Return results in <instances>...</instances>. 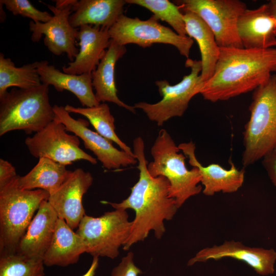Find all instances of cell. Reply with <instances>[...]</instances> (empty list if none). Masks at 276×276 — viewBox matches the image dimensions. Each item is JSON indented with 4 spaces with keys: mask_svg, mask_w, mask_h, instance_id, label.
Segmentation results:
<instances>
[{
    "mask_svg": "<svg viewBox=\"0 0 276 276\" xmlns=\"http://www.w3.org/2000/svg\"><path fill=\"white\" fill-rule=\"evenodd\" d=\"M185 65L191 70L180 82L171 85L166 80H157L155 84L163 97L159 102L151 104L140 102L134 105L142 110L149 120L162 126L170 119L181 117L187 109L192 98L200 94L204 85L201 80L200 60L187 59Z\"/></svg>",
    "mask_w": 276,
    "mask_h": 276,
    "instance_id": "8",
    "label": "cell"
},
{
    "mask_svg": "<svg viewBox=\"0 0 276 276\" xmlns=\"http://www.w3.org/2000/svg\"><path fill=\"white\" fill-rule=\"evenodd\" d=\"M212 77L200 94L208 101H225L255 90L276 72V48H219Z\"/></svg>",
    "mask_w": 276,
    "mask_h": 276,
    "instance_id": "2",
    "label": "cell"
},
{
    "mask_svg": "<svg viewBox=\"0 0 276 276\" xmlns=\"http://www.w3.org/2000/svg\"><path fill=\"white\" fill-rule=\"evenodd\" d=\"M131 225L126 210L115 209L98 217L85 215L76 233L84 242L85 252L113 259L128 239Z\"/></svg>",
    "mask_w": 276,
    "mask_h": 276,
    "instance_id": "7",
    "label": "cell"
},
{
    "mask_svg": "<svg viewBox=\"0 0 276 276\" xmlns=\"http://www.w3.org/2000/svg\"><path fill=\"white\" fill-rule=\"evenodd\" d=\"M99 266V257H94L92 263L88 270L81 276H95Z\"/></svg>",
    "mask_w": 276,
    "mask_h": 276,
    "instance_id": "34",
    "label": "cell"
},
{
    "mask_svg": "<svg viewBox=\"0 0 276 276\" xmlns=\"http://www.w3.org/2000/svg\"><path fill=\"white\" fill-rule=\"evenodd\" d=\"M187 36L197 42L201 55V80L204 83L213 76L219 55L215 35L206 23L192 12L183 13Z\"/></svg>",
    "mask_w": 276,
    "mask_h": 276,
    "instance_id": "24",
    "label": "cell"
},
{
    "mask_svg": "<svg viewBox=\"0 0 276 276\" xmlns=\"http://www.w3.org/2000/svg\"><path fill=\"white\" fill-rule=\"evenodd\" d=\"M231 258L243 261L251 267L257 273L262 275L273 274L276 261V251L272 249L251 247L241 242L225 241L220 245L204 248L198 251L188 262L191 266L197 262L209 260H218Z\"/></svg>",
    "mask_w": 276,
    "mask_h": 276,
    "instance_id": "15",
    "label": "cell"
},
{
    "mask_svg": "<svg viewBox=\"0 0 276 276\" xmlns=\"http://www.w3.org/2000/svg\"><path fill=\"white\" fill-rule=\"evenodd\" d=\"M262 164L272 182L276 186V149L263 158Z\"/></svg>",
    "mask_w": 276,
    "mask_h": 276,
    "instance_id": "33",
    "label": "cell"
},
{
    "mask_svg": "<svg viewBox=\"0 0 276 276\" xmlns=\"http://www.w3.org/2000/svg\"><path fill=\"white\" fill-rule=\"evenodd\" d=\"M53 107L54 120L62 123L67 131L81 139L85 148L94 153L105 169H116L136 164V157L118 150L111 141L89 129L88 121L81 118L74 119L62 106L55 104Z\"/></svg>",
    "mask_w": 276,
    "mask_h": 276,
    "instance_id": "13",
    "label": "cell"
},
{
    "mask_svg": "<svg viewBox=\"0 0 276 276\" xmlns=\"http://www.w3.org/2000/svg\"><path fill=\"white\" fill-rule=\"evenodd\" d=\"M54 1L55 6L48 5L53 13L50 21H30L29 29L32 32L31 39L38 42L44 35V44L52 53L60 56L65 53L72 62L79 51L76 46L79 28L72 27L69 21L74 0Z\"/></svg>",
    "mask_w": 276,
    "mask_h": 276,
    "instance_id": "12",
    "label": "cell"
},
{
    "mask_svg": "<svg viewBox=\"0 0 276 276\" xmlns=\"http://www.w3.org/2000/svg\"><path fill=\"white\" fill-rule=\"evenodd\" d=\"M126 3L144 7L153 13L157 19L170 25L174 31L182 36H187L183 14L177 5L168 0H125Z\"/></svg>",
    "mask_w": 276,
    "mask_h": 276,
    "instance_id": "28",
    "label": "cell"
},
{
    "mask_svg": "<svg viewBox=\"0 0 276 276\" xmlns=\"http://www.w3.org/2000/svg\"><path fill=\"white\" fill-rule=\"evenodd\" d=\"M269 10L276 21V0H271L267 3Z\"/></svg>",
    "mask_w": 276,
    "mask_h": 276,
    "instance_id": "35",
    "label": "cell"
},
{
    "mask_svg": "<svg viewBox=\"0 0 276 276\" xmlns=\"http://www.w3.org/2000/svg\"><path fill=\"white\" fill-rule=\"evenodd\" d=\"M250 115L244 126V167L276 149V74L254 90Z\"/></svg>",
    "mask_w": 276,
    "mask_h": 276,
    "instance_id": "3",
    "label": "cell"
},
{
    "mask_svg": "<svg viewBox=\"0 0 276 276\" xmlns=\"http://www.w3.org/2000/svg\"><path fill=\"white\" fill-rule=\"evenodd\" d=\"M58 219L48 201H43L21 239L16 254L42 259L52 241Z\"/></svg>",
    "mask_w": 276,
    "mask_h": 276,
    "instance_id": "19",
    "label": "cell"
},
{
    "mask_svg": "<svg viewBox=\"0 0 276 276\" xmlns=\"http://www.w3.org/2000/svg\"><path fill=\"white\" fill-rule=\"evenodd\" d=\"M183 154L189 158V163L197 168L201 176V183L204 186L203 193L206 196H213L215 193H234L242 186L244 180L245 170L237 168L231 162V168L225 169L220 165L212 164L202 166L195 155V145L192 142L181 143L178 146Z\"/></svg>",
    "mask_w": 276,
    "mask_h": 276,
    "instance_id": "18",
    "label": "cell"
},
{
    "mask_svg": "<svg viewBox=\"0 0 276 276\" xmlns=\"http://www.w3.org/2000/svg\"><path fill=\"white\" fill-rule=\"evenodd\" d=\"M65 110L69 113L80 114L86 117L97 132L117 144L122 150L135 156L131 148L121 141L115 132L114 118L108 105L105 103L90 107H76L67 104Z\"/></svg>",
    "mask_w": 276,
    "mask_h": 276,
    "instance_id": "27",
    "label": "cell"
},
{
    "mask_svg": "<svg viewBox=\"0 0 276 276\" xmlns=\"http://www.w3.org/2000/svg\"><path fill=\"white\" fill-rule=\"evenodd\" d=\"M125 0H74L69 17L72 27L97 26L109 29L123 14Z\"/></svg>",
    "mask_w": 276,
    "mask_h": 276,
    "instance_id": "22",
    "label": "cell"
},
{
    "mask_svg": "<svg viewBox=\"0 0 276 276\" xmlns=\"http://www.w3.org/2000/svg\"><path fill=\"white\" fill-rule=\"evenodd\" d=\"M0 4L13 15L31 18L35 22H47L53 18L50 13L37 9L28 0H1Z\"/></svg>",
    "mask_w": 276,
    "mask_h": 276,
    "instance_id": "30",
    "label": "cell"
},
{
    "mask_svg": "<svg viewBox=\"0 0 276 276\" xmlns=\"http://www.w3.org/2000/svg\"><path fill=\"white\" fill-rule=\"evenodd\" d=\"M108 31L111 39L120 45L133 43L145 48L154 43L169 44L174 46L187 59L194 43L190 37L180 36L160 24L154 15L143 20L123 14Z\"/></svg>",
    "mask_w": 276,
    "mask_h": 276,
    "instance_id": "10",
    "label": "cell"
},
{
    "mask_svg": "<svg viewBox=\"0 0 276 276\" xmlns=\"http://www.w3.org/2000/svg\"><path fill=\"white\" fill-rule=\"evenodd\" d=\"M142 273V271L134 264L133 253L130 251L112 269L111 276H139Z\"/></svg>",
    "mask_w": 276,
    "mask_h": 276,
    "instance_id": "31",
    "label": "cell"
},
{
    "mask_svg": "<svg viewBox=\"0 0 276 276\" xmlns=\"http://www.w3.org/2000/svg\"><path fill=\"white\" fill-rule=\"evenodd\" d=\"M109 28L83 25L79 28V53L72 62L62 67L65 73L73 75L91 74L96 70L111 41Z\"/></svg>",
    "mask_w": 276,
    "mask_h": 276,
    "instance_id": "17",
    "label": "cell"
},
{
    "mask_svg": "<svg viewBox=\"0 0 276 276\" xmlns=\"http://www.w3.org/2000/svg\"><path fill=\"white\" fill-rule=\"evenodd\" d=\"M237 31L245 49L276 47V21L267 4L256 9H247L238 18Z\"/></svg>",
    "mask_w": 276,
    "mask_h": 276,
    "instance_id": "16",
    "label": "cell"
},
{
    "mask_svg": "<svg viewBox=\"0 0 276 276\" xmlns=\"http://www.w3.org/2000/svg\"><path fill=\"white\" fill-rule=\"evenodd\" d=\"M66 132L62 123L54 120L32 136L27 137L25 143L36 158H48L65 166L79 160L96 164L97 159L80 148L79 137Z\"/></svg>",
    "mask_w": 276,
    "mask_h": 276,
    "instance_id": "11",
    "label": "cell"
},
{
    "mask_svg": "<svg viewBox=\"0 0 276 276\" xmlns=\"http://www.w3.org/2000/svg\"><path fill=\"white\" fill-rule=\"evenodd\" d=\"M72 172L65 165L41 157L26 175L18 176L17 185L22 190L41 189L51 195L67 179Z\"/></svg>",
    "mask_w": 276,
    "mask_h": 276,
    "instance_id": "25",
    "label": "cell"
},
{
    "mask_svg": "<svg viewBox=\"0 0 276 276\" xmlns=\"http://www.w3.org/2000/svg\"><path fill=\"white\" fill-rule=\"evenodd\" d=\"M180 150L167 131L162 129L151 149L153 160L147 165L151 176H163L169 180V197L175 200L178 209L202 190L201 186L198 185L201 182L198 169H187V157L179 153Z\"/></svg>",
    "mask_w": 276,
    "mask_h": 276,
    "instance_id": "6",
    "label": "cell"
},
{
    "mask_svg": "<svg viewBox=\"0 0 276 276\" xmlns=\"http://www.w3.org/2000/svg\"><path fill=\"white\" fill-rule=\"evenodd\" d=\"M49 86L29 89L13 88L0 97V136L13 130L36 133L54 120Z\"/></svg>",
    "mask_w": 276,
    "mask_h": 276,
    "instance_id": "4",
    "label": "cell"
},
{
    "mask_svg": "<svg viewBox=\"0 0 276 276\" xmlns=\"http://www.w3.org/2000/svg\"><path fill=\"white\" fill-rule=\"evenodd\" d=\"M180 11L198 15L213 32L219 47L243 48L237 31L240 16L247 9L239 0H179Z\"/></svg>",
    "mask_w": 276,
    "mask_h": 276,
    "instance_id": "9",
    "label": "cell"
},
{
    "mask_svg": "<svg viewBox=\"0 0 276 276\" xmlns=\"http://www.w3.org/2000/svg\"><path fill=\"white\" fill-rule=\"evenodd\" d=\"M133 147L138 162L139 180L131 188L129 196L122 202H102L115 209H131L135 213L130 235L123 247L125 250L144 241L151 231L154 232L156 238L160 239L166 231L164 221L172 219L178 209L175 200L169 197L170 183L167 178L163 176L153 177L149 174L143 139L136 137Z\"/></svg>",
    "mask_w": 276,
    "mask_h": 276,
    "instance_id": "1",
    "label": "cell"
},
{
    "mask_svg": "<svg viewBox=\"0 0 276 276\" xmlns=\"http://www.w3.org/2000/svg\"><path fill=\"white\" fill-rule=\"evenodd\" d=\"M42 84L36 61L21 67H16L10 58L0 54V97L12 86L29 89Z\"/></svg>",
    "mask_w": 276,
    "mask_h": 276,
    "instance_id": "26",
    "label": "cell"
},
{
    "mask_svg": "<svg viewBox=\"0 0 276 276\" xmlns=\"http://www.w3.org/2000/svg\"><path fill=\"white\" fill-rule=\"evenodd\" d=\"M41 258L18 254L0 255V276H44Z\"/></svg>",
    "mask_w": 276,
    "mask_h": 276,
    "instance_id": "29",
    "label": "cell"
},
{
    "mask_svg": "<svg viewBox=\"0 0 276 276\" xmlns=\"http://www.w3.org/2000/svg\"><path fill=\"white\" fill-rule=\"evenodd\" d=\"M18 176L0 188V255L16 253L35 213L50 196L41 189H20Z\"/></svg>",
    "mask_w": 276,
    "mask_h": 276,
    "instance_id": "5",
    "label": "cell"
},
{
    "mask_svg": "<svg viewBox=\"0 0 276 276\" xmlns=\"http://www.w3.org/2000/svg\"><path fill=\"white\" fill-rule=\"evenodd\" d=\"M84 252L85 247L82 238L64 220L58 218L52 241L42 259L44 265L64 267L75 264Z\"/></svg>",
    "mask_w": 276,
    "mask_h": 276,
    "instance_id": "23",
    "label": "cell"
},
{
    "mask_svg": "<svg viewBox=\"0 0 276 276\" xmlns=\"http://www.w3.org/2000/svg\"><path fill=\"white\" fill-rule=\"evenodd\" d=\"M93 182V177L90 172L78 168L72 171L60 187L49 196L48 201L58 218L64 220L72 229L78 228L86 215L82 197Z\"/></svg>",
    "mask_w": 276,
    "mask_h": 276,
    "instance_id": "14",
    "label": "cell"
},
{
    "mask_svg": "<svg viewBox=\"0 0 276 276\" xmlns=\"http://www.w3.org/2000/svg\"><path fill=\"white\" fill-rule=\"evenodd\" d=\"M126 52L125 46L111 39L110 44L97 68L91 73L92 84L95 90L96 99L99 103L112 102L135 113L136 110L134 106L126 104L119 98L115 85V65Z\"/></svg>",
    "mask_w": 276,
    "mask_h": 276,
    "instance_id": "21",
    "label": "cell"
},
{
    "mask_svg": "<svg viewBox=\"0 0 276 276\" xmlns=\"http://www.w3.org/2000/svg\"><path fill=\"white\" fill-rule=\"evenodd\" d=\"M42 84L53 85L59 92L67 90L74 94L83 106L90 107L100 104L93 91L91 74H68L62 72L47 60L36 61Z\"/></svg>",
    "mask_w": 276,
    "mask_h": 276,
    "instance_id": "20",
    "label": "cell"
},
{
    "mask_svg": "<svg viewBox=\"0 0 276 276\" xmlns=\"http://www.w3.org/2000/svg\"><path fill=\"white\" fill-rule=\"evenodd\" d=\"M18 175L15 167L7 160L0 159V188H3Z\"/></svg>",
    "mask_w": 276,
    "mask_h": 276,
    "instance_id": "32",
    "label": "cell"
}]
</instances>
